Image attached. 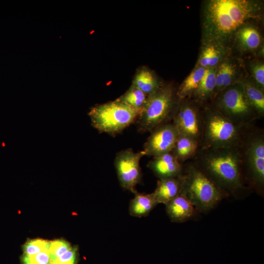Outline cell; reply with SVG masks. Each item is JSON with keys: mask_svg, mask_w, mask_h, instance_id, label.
I'll use <instances>...</instances> for the list:
<instances>
[{"mask_svg": "<svg viewBox=\"0 0 264 264\" xmlns=\"http://www.w3.org/2000/svg\"><path fill=\"white\" fill-rule=\"evenodd\" d=\"M264 1L206 0L201 7V43H214L231 48L236 31L244 23L262 21Z\"/></svg>", "mask_w": 264, "mask_h": 264, "instance_id": "obj_1", "label": "cell"}, {"mask_svg": "<svg viewBox=\"0 0 264 264\" xmlns=\"http://www.w3.org/2000/svg\"><path fill=\"white\" fill-rule=\"evenodd\" d=\"M191 160L228 198L239 199L252 192L244 180L238 146L199 148Z\"/></svg>", "mask_w": 264, "mask_h": 264, "instance_id": "obj_2", "label": "cell"}, {"mask_svg": "<svg viewBox=\"0 0 264 264\" xmlns=\"http://www.w3.org/2000/svg\"><path fill=\"white\" fill-rule=\"evenodd\" d=\"M238 148L246 185L252 192L264 197V130L252 124L247 126Z\"/></svg>", "mask_w": 264, "mask_h": 264, "instance_id": "obj_3", "label": "cell"}, {"mask_svg": "<svg viewBox=\"0 0 264 264\" xmlns=\"http://www.w3.org/2000/svg\"><path fill=\"white\" fill-rule=\"evenodd\" d=\"M177 87L172 83H162L158 89L148 96L137 120L140 132H150L162 125L171 123L180 104Z\"/></svg>", "mask_w": 264, "mask_h": 264, "instance_id": "obj_4", "label": "cell"}, {"mask_svg": "<svg viewBox=\"0 0 264 264\" xmlns=\"http://www.w3.org/2000/svg\"><path fill=\"white\" fill-rule=\"evenodd\" d=\"M181 193L199 213H207L228 197L191 160L183 164Z\"/></svg>", "mask_w": 264, "mask_h": 264, "instance_id": "obj_5", "label": "cell"}, {"mask_svg": "<svg viewBox=\"0 0 264 264\" xmlns=\"http://www.w3.org/2000/svg\"><path fill=\"white\" fill-rule=\"evenodd\" d=\"M203 115L204 127L200 149L233 147L240 145L247 126L240 127L235 125L208 105L203 106Z\"/></svg>", "mask_w": 264, "mask_h": 264, "instance_id": "obj_6", "label": "cell"}, {"mask_svg": "<svg viewBox=\"0 0 264 264\" xmlns=\"http://www.w3.org/2000/svg\"><path fill=\"white\" fill-rule=\"evenodd\" d=\"M208 105L240 127L251 125L260 118L247 100L241 82L224 89Z\"/></svg>", "mask_w": 264, "mask_h": 264, "instance_id": "obj_7", "label": "cell"}, {"mask_svg": "<svg viewBox=\"0 0 264 264\" xmlns=\"http://www.w3.org/2000/svg\"><path fill=\"white\" fill-rule=\"evenodd\" d=\"M88 114L94 128L113 136L136 121L139 113L116 99L91 107Z\"/></svg>", "mask_w": 264, "mask_h": 264, "instance_id": "obj_8", "label": "cell"}, {"mask_svg": "<svg viewBox=\"0 0 264 264\" xmlns=\"http://www.w3.org/2000/svg\"><path fill=\"white\" fill-rule=\"evenodd\" d=\"M179 134L201 142L203 127V106L191 98L181 100L172 120Z\"/></svg>", "mask_w": 264, "mask_h": 264, "instance_id": "obj_9", "label": "cell"}, {"mask_svg": "<svg viewBox=\"0 0 264 264\" xmlns=\"http://www.w3.org/2000/svg\"><path fill=\"white\" fill-rule=\"evenodd\" d=\"M144 155L143 150L135 152L127 149L118 152L114 158V165L121 186L133 194L137 192L136 187L142 179L140 161Z\"/></svg>", "mask_w": 264, "mask_h": 264, "instance_id": "obj_10", "label": "cell"}, {"mask_svg": "<svg viewBox=\"0 0 264 264\" xmlns=\"http://www.w3.org/2000/svg\"><path fill=\"white\" fill-rule=\"evenodd\" d=\"M247 76L244 61L233 55L232 50L217 67L216 86L212 100L224 89L242 82Z\"/></svg>", "mask_w": 264, "mask_h": 264, "instance_id": "obj_11", "label": "cell"}, {"mask_svg": "<svg viewBox=\"0 0 264 264\" xmlns=\"http://www.w3.org/2000/svg\"><path fill=\"white\" fill-rule=\"evenodd\" d=\"M150 132L143 151L145 155L152 157L172 152L179 135L172 122L159 126Z\"/></svg>", "mask_w": 264, "mask_h": 264, "instance_id": "obj_12", "label": "cell"}, {"mask_svg": "<svg viewBox=\"0 0 264 264\" xmlns=\"http://www.w3.org/2000/svg\"><path fill=\"white\" fill-rule=\"evenodd\" d=\"M254 22H247L235 33L231 49L237 50L241 55H253L255 57L259 48L264 45V40L259 27Z\"/></svg>", "mask_w": 264, "mask_h": 264, "instance_id": "obj_13", "label": "cell"}, {"mask_svg": "<svg viewBox=\"0 0 264 264\" xmlns=\"http://www.w3.org/2000/svg\"><path fill=\"white\" fill-rule=\"evenodd\" d=\"M147 167L159 179H164L179 176L182 173L183 164L170 152L153 157Z\"/></svg>", "mask_w": 264, "mask_h": 264, "instance_id": "obj_14", "label": "cell"}, {"mask_svg": "<svg viewBox=\"0 0 264 264\" xmlns=\"http://www.w3.org/2000/svg\"><path fill=\"white\" fill-rule=\"evenodd\" d=\"M165 205L167 215L173 222H186L195 219L199 213L192 202L182 193Z\"/></svg>", "mask_w": 264, "mask_h": 264, "instance_id": "obj_15", "label": "cell"}, {"mask_svg": "<svg viewBox=\"0 0 264 264\" xmlns=\"http://www.w3.org/2000/svg\"><path fill=\"white\" fill-rule=\"evenodd\" d=\"M231 51V48L220 44L201 43L195 66L216 67Z\"/></svg>", "mask_w": 264, "mask_h": 264, "instance_id": "obj_16", "label": "cell"}, {"mask_svg": "<svg viewBox=\"0 0 264 264\" xmlns=\"http://www.w3.org/2000/svg\"><path fill=\"white\" fill-rule=\"evenodd\" d=\"M182 179L179 176L158 179L156 187L153 192L157 203L167 204L181 193Z\"/></svg>", "mask_w": 264, "mask_h": 264, "instance_id": "obj_17", "label": "cell"}, {"mask_svg": "<svg viewBox=\"0 0 264 264\" xmlns=\"http://www.w3.org/2000/svg\"><path fill=\"white\" fill-rule=\"evenodd\" d=\"M216 67L206 68L205 73L191 98L204 106L211 102L216 86Z\"/></svg>", "mask_w": 264, "mask_h": 264, "instance_id": "obj_18", "label": "cell"}, {"mask_svg": "<svg viewBox=\"0 0 264 264\" xmlns=\"http://www.w3.org/2000/svg\"><path fill=\"white\" fill-rule=\"evenodd\" d=\"M162 83L154 72L143 66L136 71L132 85L149 96L155 92Z\"/></svg>", "mask_w": 264, "mask_h": 264, "instance_id": "obj_19", "label": "cell"}, {"mask_svg": "<svg viewBox=\"0 0 264 264\" xmlns=\"http://www.w3.org/2000/svg\"><path fill=\"white\" fill-rule=\"evenodd\" d=\"M199 149V144L195 139L180 134L176 140L172 152L182 164L192 160Z\"/></svg>", "mask_w": 264, "mask_h": 264, "instance_id": "obj_20", "label": "cell"}, {"mask_svg": "<svg viewBox=\"0 0 264 264\" xmlns=\"http://www.w3.org/2000/svg\"><path fill=\"white\" fill-rule=\"evenodd\" d=\"M157 204L153 193L144 194L136 192L130 202L129 213L135 217H146Z\"/></svg>", "mask_w": 264, "mask_h": 264, "instance_id": "obj_21", "label": "cell"}, {"mask_svg": "<svg viewBox=\"0 0 264 264\" xmlns=\"http://www.w3.org/2000/svg\"><path fill=\"white\" fill-rule=\"evenodd\" d=\"M244 93L249 104L260 118L264 116V91L256 85L247 76L242 82Z\"/></svg>", "mask_w": 264, "mask_h": 264, "instance_id": "obj_22", "label": "cell"}, {"mask_svg": "<svg viewBox=\"0 0 264 264\" xmlns=\"http://www.w3.org/2000/svg\"><path fill=\"white\" fill-rule=\"evenodd\" d=\"M206 68L195 66L190 73L177 87V94L180 100L191 98L198 88Z\"/></svg>", "mask_w": 264, "mask_h": 264, "instance_id": "obj_23", "label": "cell"}, {"mask_svg": "<svg viewBox=\"0 0 264 264\" xmlns=\"http://www.w3.org/2000/svg\"><path fill=\"white\" fill-rule=\"evenodd\" d=\"M148 97V95L137 88L131 85L129 88L117 99L133 109L140 114L147 102Z\"/></svg>", "mask_w": 264, "mask_h": 264, "instance_id": "obj_24", "label": "cell"}, {"mask_svg": "<svg viewBox=\"0 0 264 264\" xmlns=\"http://www.w3.org/2000/svg\"><path fill=\"white\" fill-rule=\"evenodd\" d=\"M244 64L248 77L264 91V58L255 57Z\"/></svg>", "mask_w": 264, "mask_h": 264, "instance_id": "obj_25", "label": "cell"}, {"mask_svg": "<svg viewBox=\"0 0 264 264\" xmlns=\"http://www.w3.org/2000/svg\"><path fill=\"white\" fill-rule=\"evenodd\" d=\"M49 242L40 239H35L27 242L23 247L25 255H32L48 250Z\"/></svg>", "mask_w": 264, "mask_h": 264, "instance_id": "obj_26", "label": "cell"}, {"mask_svg": "<svg viewBox=\"0 0 264 264\" xmlns=\"http://www.w3.org/2000/svg\"><path fill=\"white\" fill-rule=\"evenodd\" d=\"M73 246L63 240H55L49 242L48 251L51 262L69 250Z\"/></svg>", "mask_w": 264, "mask_h": 264, "instance_id": "obj_27", "label": "cell"}, {"mask_svg": "<svg viewBox=\"0 0 264 264\" xmlns=\"http://www.w3.org/2000/svg\"><path fill=\"white\" fill-rule=\"evenodd\" d=\"M22 264H51L49 251L32 255H22Z\"/></svg>", "mask_w": 264, "mask_h": 264, "instance_id": "obj_28", "label": "cell"}, {"mask_svg": "<svg viewBox=\"0 0 264 264\" xmlns=\"http://www.w3.org/2000/svg\"><path fill=\"white\" fill-rule=\"evenodd\" d=\"M78 259V249L72 246L64 254L51 262V264H77Z\"/></svg>", "mask_w": 264, "mask_h": 264, "instance_id": "obj_29", "label": "cell"}]
</instances>
